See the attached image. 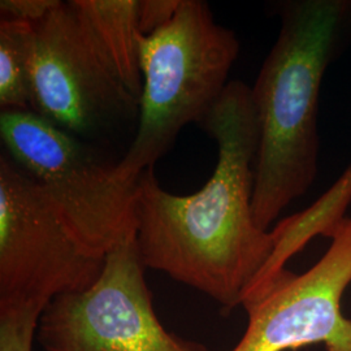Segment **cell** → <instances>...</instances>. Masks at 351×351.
<instances>
[{"instance_id":"obj_1","label":"cell","mask_w":351,"mask_h":351,"mask_svg":"<svg viewBox=\"0 0 351 351\" xmlns=\"http://www.w3.org/2000/svg\"><path fill=\"white\" fill-rule=\"evenodd\" d=\"M199 125L219 147L206 185L190 195L164 190L154 168L136 185V243L146 268L197 289L229 313L275 250L255 224L252 194L259 128L251 88L230 81Z\"/></svg>"},{"instance_id":"obj_2","label":"cell","mask_w":351,"mask_h":351,"mask_svg":"<svg viewBox=\"0 0 351 351\" xmlns=\"http://www.w3.org/2000/svg\"><path fill=\"white\" fill-rule=\"evenodd\" d=\"M251 97L259 128L252 215L268 230L319 171V98L326 71L351 43V0H289Z\"/></svg>"},{"instance_id":"obj_3","label":"cell","mask_w":351,"mask_h":351,"mask_svg":"<svg viewBox=\"0 0 351 351\" xmlns=\"http://www.w3.org/2000/svg\"><path fill=\"white\" fill-rule=\"evenodd\" d=\"M239 53L233 30L202 0H180L172 20L141 38L138 128L114 172L128 182L154 168L190 123H201L228 86Z\"/></svg>"},{"instance_id":"obj_4","label":"cell","mask_w":351,"mask_h":351,"mask_svg":"<svg viewBox=\"0 0 351 351\" xmlns=\"http://www.w3.org/2000/svg\"><path fill=\"white\" fill-rule=\"evenodd\" d=\"M0 136L13 163L60 211L82 246L106 258L136 239V185L106 165L75 136L33 111H1Z\"/></svg>"},{"instance_id":"obj_5","label":"cell","mask_w":351,"mask_h":351,"mask_svg":"<svg viewBox=\"0 0 351 351\" xmlns=\"http://www.w3.org/2000/svg\"><path fill=\"white\" fill-rule=\"evenodd\" d=\"M106 258L88 252L37 182L0 158V307L85 290Z\"/></svg>"},{"instance_id":"obj_6","label":"cell","mask_w":351,"mask_h":351,"mask_svg":"<svg viewBox=\"0 0 351 351\" xmlns=\"http://www.w3.org/2000/svg\"><path fill=\"white\" fill-rule=\"evenodd\" d=\"M32 111L88 136L138 108L75 0L32 24Z\"/></svg>"},{"instance_id":"obj_7","label":"cell","mask_w":351,"mask_h":351,"mask_svg":"<svg viewBox=\"0 0 351 351\" xmlns=\"http://www.w3.org/2000/svg\"><path fill=\"white\" fill-rule=\"evenodd\" d=\"M145 268L136 239L108 252L91 287L52 300L40 315L43 351H207L164 328Z\"/></svg>"},{"instance_id":"obj_8","label":"cell","mask_w":351,"mask_h":351,"mask_svg":"<svg viewBox=\"0 0 351 351\" xmlns=\"http://www.w3.org/2000/svg\"><path fill=\"white\" fill-rule=\"evenodd\" d=\"M329 239V249L308 271L287 269L245 308L249 324L230 351H297L317 343L326 351H351V319L341 304L351 284V217Z\"/></svg>"},{"instance_id":"obj_9","label":"cell","mask_w":351,"mask_h":351,"mask_svg":"<svg viewBox=\"0 0 351 351\" xmlns=\"http://www.w3.org/2000/svg\"><path fill=\"white\" fill-rule=\"evenodd\" d=\"M350 203L351 164L319 201L307 210L284 219L271 230L275 239V250L263 271L245 293L242 307L246 308L259 301L288 269L289 261L315 236L330 237L346 217L345 211Z\"/></svg>"},{"instance_id":"obj_10","label":"cell","mask_w":351,"mask_h":351,"mask_svg":"<svg viewBox=\"0 0 351 351\" xmlns=\"http://www.w3.org/2000/svg\"><path fill=\"white\" fill-rule=\"evenodd\" d=\"M75 3L120 80L139 101L142 91L139 0H75Z\"/></svg>"},{"instance_id":"obj_11","label":"cell","mask_w":351,"mask_h":351,"mask_svg":"<svg viewBox=\"0 0 351 351\" xmlns=\"http://www.w3.org/2000/svg\"><path fill=\"white\" fill-rule=\"evenodd\" d=\"M32 24L0 19V108L32 111Z\"/></svg>"},{"instance_id":"obj_12","label":"cell","mask_w":351,"mask_h":351,"mask_svg":"<svg viewBox=\"0 0 351 351\" xmlns=\"http://www.w3.org/2000/svg\"><path fill=\"white\" fill-rule=\"evenodd\" d=\"M45 308L34 303L0 307V351H33Z\"/></svg>"},{"instance_id":"obj_13","label":"cell","mask_w":351,"mask_h":351,"mask_svg":"<svg viewBox=\"0 0 351 351\" xmlns=\"http://www.w3.org/2000/svg\"><path fill=\"white\" fill-rule=\"evenodd\" d=\"M59 3V0H1L0 19L37 23Z\"/></svg>"},{"instance_id":"obj_14","label":"cell","mask_w":351,"mask_h":351,"mask_svg":"<svg viewBox=\"0 0 351 351\" xmlns=\"http://www.w3.org/2000/svg\"><path fill=\"white\" fill-rule=\"evenodd\" d=\"M180 0H139L142 36H150L168 24L175 16Z\"/></svg>"}]
</instances>
